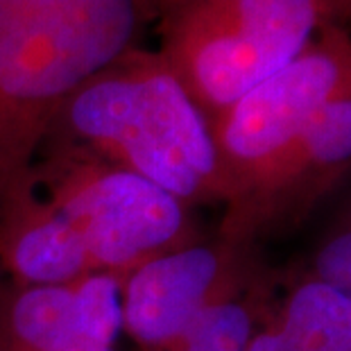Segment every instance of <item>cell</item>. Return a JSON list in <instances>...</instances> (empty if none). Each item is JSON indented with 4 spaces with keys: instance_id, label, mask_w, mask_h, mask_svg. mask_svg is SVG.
Here are the masks:
<instances>
[{
    "instance_id": "obj_4",
    "label": "cell",
    "mask_w": 351,
    "mask_h": 351,
    "mask_svg": "<svg viewBox=\"0 0 351 351\" xmlns=\"http://www.w3.org/2000/svg\"><path fill=\"white\" fill-rule=\"evenodd\" d=\"M29 175L75 231L93 274L123 279L150 258L204 238L191 206L95 156L46 147Z\"/></svg>"
},
{
    "instance_id": "obj_8",
    "label": "cell",
    "mask_w": 351,
    "mask_h": 351,
    "mask_svg": "<svg viewBox=\"0 0 351 351\" xmlns=\"http://www.w3.org/2000/svg\"><path fill=\"white\" fill-rule=\"evenodd\" d=\"M121 331L114 274L62 286H16L0 276V351H116Z\"/></svg>"
},
{
    "instance_id": "obj_2",
    "label": "cell",
    "mask_w": 351,
    "mask_h": 351,
    "mask_svg": "<svg viewBox=\"0 0 351 351\" xmlns=\"http://www.w3.org/2000/svg\"><path fill=\"white\" fill-rule=\"evenodd\" d=\"M150 0H0V204L32 173L64 102L145 46Z\"/></svg>"
},
{
    "instance_id": "obj_7",
    "label": "cell",
    "mask_w": 351,
    "mask_h": 351,
    "mask_svg": "<svg viewBox=\"0 0 351 351\" xmlns=\"http://www.w3.org/2000/svg\"><path fill=\"white\" fill-rule=\"evenodd\" d=\"M267 267L261 247L215 234L150 258L121 279L123 331L163 351L202 311Z\"/></svg>"
},
{
    "instance_id": "obj_10",
    "label": "cell",
    "mask_w": 351,
    "mask_h": 351,
    "mask_svg": "<svg viewBox=\"0 0 351 351\" xmlns=\"http://www.w3.org/2000/svg\"><path fill=\"white\" fill-rule=\"evenodd\" d=\"M247 351H351V300L308 276L281 274L274 308Z\"/></svg>"
},
{
    "instance_id": "obj_12",
    "label": "cell",
    "mask_w": 351,
    "mask_h": 351,
    "mask_svg": "<svg viewBox=\"0 0 351 351\" xmlns=\"http://www.w3.org/2000/svg\"><path fill=\"white\" fill-rule=\"evenodd\" d=\"M293 272L324 283L351 300V191L317 236L306 263Z\"/></svg>"
},
{
    "instance_id": "obj_13",
    "label": "cell",
    "mask_w": 351,
    "mask_h": 351,
    "mask_svg": "<svg viewBox=\"0 0 351 351\" xmlns=\"http://www.w3.org/2000/svg\"><path fill=\"white\" fill-rule=\"evenodd\" d=\"M340 23H351V0H340Z\"/></svg>"
},
{
    "instance_id": "obj_3",
    "label": "cell",
    "mask_w": 351,
    "mask_h": 351,
    "mask_svg": "<svg viewBox=\"0 0 351 351\" xmlns=\"http://www.w3.org/2000/svg\"><path fill=\"white\" fill-rule=\"evenodd\" d=\"M150 16L154 50L206 121L342 25L340 0H150Z\"/></svg>"
},
{
    "instance_id": "obj_5",
    "label": "cell",
    "mask_w": 351,
    "mask_h": 351,
    "mask_svg": "<svg viewBox=\"0 0 351 351\" xmlns=\"http://www.w3.org/2000/svg\"><path fill=\"white\" fill-rule=\"evenodd\" d=\"M349 82L351 34L347 25H328L293 62L208 118L225 186L222 206L250 189Z\"/></svg>"
},
{
    "instance_id": "obj_6",
    "label": "cell",
    "mask_w": 351,
    "mask_h": 351,
    "mask_svg": "<svg viewBox=\"0 0 351 351\" xmlns=\"http://www.w3.org/2000/svg\"><path fill=\"white\" fill-rule=\"evenodd\" d=\"M351 173V82L328 98L270 168L222 206L215 234L261 247L297 227Z\"/></svg>"
},
{
    "instance_id": "obj_11",
    "label": "cell",
    "mask_w": 351,
    "mask_h": 351,
    "mask_svg": "<svg viewBox=\"0 0 351 351\" xmlns=\"http://www.w3.org/2000/svg\"><path fill=\"white\" fill-rule=\"evenodd\" d=\"M281 290V272L270 265L241 288L208 306L163 351H247L272 313Z\"/></svg>"
},
{
    "instance_id": "obj_9",
    "label": "cell",
    "mask_w": 351,
    "mask_h": 351,
    "mask_svg": "<svg viewBox=\"0 0 351 351\" xmlns=\"http://www.w3.org/2000/svg\"><path fill=\"white\" fill-rule=\"evenodd\" d=\"M88 274L75 231L27 175L0 204V276L16 286H62Z\"/></svg>"
},
{
    "instance_id": "obj_1",
    "label": "cell",
    "mask_w": 351,
    "mask_h": 351,
    "mask_svg": "<svg viewBox=\"0 0 351 351\" xmlns=\"http://www.w3.org/2000/svg\"><path fill=\"white\" fill-rule=\"evenodd\" d=\"M46 147L95 156L191 208L225 202L208 121L154 48H134L88 77L59 109Z\"/></svg>"
}]
</instances>
